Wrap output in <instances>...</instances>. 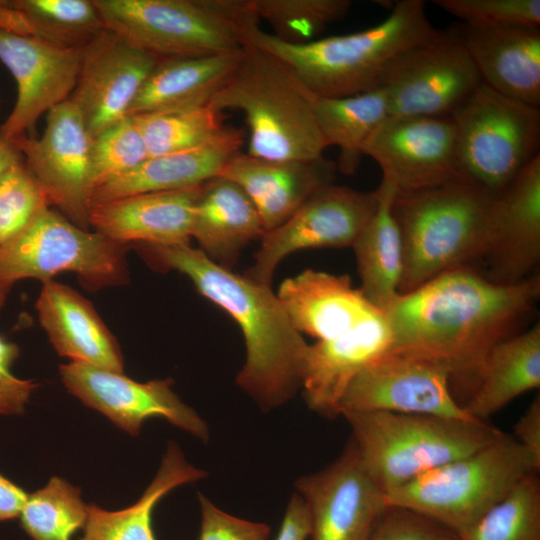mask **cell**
I'll return each instance as SVG.
<instances>
[{"instance_id":"1","label":"cell","mask_w":540,"mask_h":540,"mask_svg":"<svg viewBox=\"0 0 540 540\" xmlns=\"http://www.w3.org/2000/svg\"><path fill=\"white\" fill-rule=\"evenodd\" d=\"M540 296V278L496 283L469 266L456 268L398 294L384 311L392 336L388 351L445 365L452 380L476 385L489 350L516 332Z\"/></svg>"},{"instance_id":"2","label":"cell","mask_w":540,"mask_h":540,"mask_svg":"<svg viewBox=\"0 0 540 540\" xmlns=\"http://www.w3.org/2000/svg\"><path fill=\"white\" fill-rule=\"evenodd\" d=\"M138 245L150 265L186 275L201 295L237 322L246 347L237 385L264 411L292 399L302 388L309 344L271 287L220 266L189 244Z\"/></svg>"},{"instance_id":"3","label":"cell","mask_w":540,"mask_h":540,"mask_svg":"<svg viewBox=\"0 0 540 540\" xmlns=\"http://www.w3.org/2000/svg\"><path fill=\"white\" fill-rule=\"evenodd\" d=\"M442 33L424 1L401 0L383 21L359 32L292 44L261 30L254 19L244 25L243 41L279 57L316 96L339 98L377 88L394 57Z\"/></svg>"},{"instance_id":"4","label":"cell","mask_w":540,"mask_h":540,"mask_svg":"<svg viewBox=\"0 0 540 540\" xmlns=\"http://www.w3.org/2000/svg\"><path fill=\"white\" fill-rule=\"evenodd\" d=\"M316 95L279 57L246 45L235 70L212 96L216 111H240L249 131L247 154L269 160H309L327 145L319 130Z\"/></svg>"},{"instance_id":"5","label":"cell","mask_w":540,"mask_h":540,"mask_svg":"<svg viewBox=\"0 0 540 540\" xmlns=\"http://www.w3.org/2000/svg\"><path fill=\"white\" fill-rule=\"evenodd\" d=\"M495 195L467 179L395 194L404 253L399 294L482 258Z\"/></svg>"},{"instance_id":"6","label":"cell","mask_w":540,"mask_h":540,"mask_svg":"<svg viewBox=\"0 0 540 540\" xmlns=\"http://www.w3.org/2000/svg\"><path fill=\"white\" fill-rule=\"evenodd\" d=\"M358 458L384 492L469 455L503 432L487 421L425 414L346 411Z\"/></svg>"},{"instance_id":"7","label":"cell","mask_w":540,"mask_h":540,"mask_svg":"<svg viewBox=\"0 0 540 540\" xmlns=\"http://www.w3.org/2000/svg\"><path fill=\"white\" fill-rule=\"evenodd\" d=\"M539 471L529 453L503 432L483 448L386 492L385 501L427 517L460 540L521 479Z\"/></svg>"},{"instance_id":"8","label":"cell","mask_w":540,"mask_h":540,"mask_svg":"<svg viewBox=\"0 0 540 540\" xmlns=\"http://www.w3.org/2000/svg\"><path fill=\"white\" fill-rule=\"evenodd\" d=\"M105 28L157 59L242 51L249 0H93Z\"/></svg>"},{"instance_id":"9","label":"cell","mask_w":540,"mask_h":540,"mask_svg":"<svg viewBox=\"0 0 540 540\" xmlns=\"http://www.w3.org/2000/svg\"><path fill=\"white\" fill-rule=\"evenodd\" d=\"M451 117L463 175L493 194L540 155V108L483 82Z\"/></svg>"},{"instance_id":"10","label":"cell","mask_w":540,"mask_h":540,"mask_svg":"<svg viewBox=\"0 0 540 540\" xmlns=\"http://www.w3.org/2000/svg\"><path fill=\"white\" fill-rule=\"evenodd\" d=\"M72 272L91 289L128 280L126 245L83 229L60 212L43 210L20 234L0 245V282L52 280Z\"/></svg>"},{"instance_id":"11","label":"cell","mask_w":540,"mask_h":540,"mask_svg":"<svg viewBox=\"0 0 540 540\" xmlns=\"http://www.w3.org/2000/svg\"><path fill=\"white\" fill-rule=\"evenodd\" d=\"M482 80L450 28L435 40L403 51L383 71L377 88L390 116H451Z\"/></svg>"},{"instance_id":"12","label":"cell","mask_w":540,"mask_h":540,"mask_svg":"<svg viewBox=\"0 0 540 540\" xmlns=\"http://www.w3.org/2000/svg\"><path fill=\"white\" fill-rule=\"evenodd\" d=\"M451 382L450 370L439 362L387 351L353 379L341 399L339 415L379 411L477 420L457 402Z\"/></svg>"},{"instance_id":"13","label":"cell","mask_w":540,"mask_h":540,"mask_svg":"<svg viewBox=\"0 0 540 540\" xmlns=\"http://www.w3.org/2000/svg\"><path fill=\"white\" fill-rule=\"evenodd\" d=\"M29 171L44 189L50 205L77 226L89 227L91 146L93 137L81 112L67 100L52 108L40 138L11 140Z\"/></svg>"},{"instance_id":"14","label":"cell","mask_w":540,"mask_h":540,"mask_svg":"<svg viewBox=\"0 0 540 540\" xmlns=\"http://www.w3.org/2000/svg\"><path fill=\"white\" fill-rule=\"evenodd\" d=\"M363 155L379 165L382 181L396 194L466 179L451 116H389L366 141Z\"/></svg>"},{"instance_id":"15","label":"cell","mask_w":540,"mask_h":540,"mask_svg":"<svg viewBox=\"0 0 540 540\" xmlns=\"http://www.w3.org/2000/svg\"><path fill=\"white\" fill-rule=\"evenodd\" d=\"M378 191L362 192L330 184L314 193L283 224L264 233L245 276L270 286L278 264L308 248L352 246L374 214Z\"/></svg>"},{"instance_id":"16","label":"cell","mask_w":540,"mask_h":540,"mask_svg":"<svg viewBox=\"0 0 540 540\" xmlns=\"http://www.w3.org/2000/svg\"><path fill=\"white\" fill-rule=\"evenodd\" d=\"M59 372L69 393L132 436L145 420L159 417L203 442L209 439L207 423L171 389L170 378L141 383L79 362L60 365Z\"/></svg>"},{"instance_id":"17","label":"cell","mask_w":540,"mask_h":540,"mask_svg":"<svg viewBox=\"0 0 540 540\" xmlns=\"http://www.w3.org/2000/svg\"><path fill=\"white\" fill-rule=\"evenodd\" d=\"M295 485L308 510L311 540H371L388 507L351 440L337 460Z\"/></svg>"},{"instance_id":"18","label":"cell","mask_w":540,"mask_h":540,"mask_svg":"<svg viewBox=\"0 0 540 540\" xmlns=\"http://www.w3.org/2000/svg\"><path fill=\"white\" fill-rule=\"evenodd\" d=\"M82 48H66L35 36L0 30V61L17 84L12 112L0 126V139L24 135L38 119L67 101L77 82Z\"/></svg>"},{"instance_id":"19","label":"cell","mask_w":540,"mask_h":540,"mask_svg":"<svg viewBox=\"0 0 540 540\" xmlns=\"http://www.w3.org/2000/svg\"><path fill=\"white\" fill-rule=\"evenodd\" d=\"M158 60L108 29L82 47L79 74L69 100L81 112L93 138L127 116Z\"/></svg>"},{"instance_id":"20","label":"cell","mask_w":540,"mask_h":540,"mask_svg":"<svg viewBox=\"0 0 540 540\" xmlns=\"http://www.w3.org/2000/svg\"><path fill=\"white\" fill-rule=\"evenodd\" d=\"M481 259L488 266L486 277L496 283L533 276L540 260V155L495 195Z\"/></svg>"},{"instance_id":"21","label":"cell","mask_w":540,"mask_h":540,"mask_svg":"<svg viewBox=\"0 0 540 540\" xmlns=\"http://www.w3.org/2000/svg\"><path fill=\"white\" fill-rule=\"evenodd\" d=\"M337 165L324 156L309 160H269L238 153L221 176L238 184L252 200L265 233L288 220L319 189L333 184Z\"/></svg>"},{"instance_id":"22","label":"cell","mask_w":540,"mask_h":540,"mask_svg":"<svg viewBox=\"0 0 540 540\" xmlns=\"http://www.w3.org/2000/svg\"><path fill=\"white\" fill-rule=\"evenodd\" d=\"M391 331L382 312L334 338L308 345L302 389L312 410L339 415V405L353 379L391 346Z\"/></svg>"},{"instance_id":"23","label":"cell","mask_w":540,"mask_h":540,"mask_svg":"<svg viewBox=\"0 0 540 540\" xmlns=\"http://www.w3.org/2000/svg\"><path fill=\"white\" fill-rule=\"evenodd\" d=\"M483 83L496 92L540 108V28H451Z\"/></svg>"},{"instance_id":"24","label":"cell","mask_w":540,"mask_h":540,"mask_svg":"<svg viewBox=\"0 0 540 540\" xmlns=\"http://www.w3.org/2000/svg\"><path fill=\"white\" fill-rule=\"evenodd\" d=\"M200 187L144 193L96 204L90 209L89 226L124 245L190 244Z\"/></svg>"},{"instance_id":"25","label":"cell","mask_w":540,"mask_h":540,"mask_svg":"<svg viewBox=\"0 0 540 540\" xmlns=\"http://www.w3.org/2000/svg\"><path fill=\"white\" fill-rule=\"evenodd\" d=\"M243 134L224 127L205 144L182 152L150 156L131 171L97 187L90 206L132 195L175 191L202 185L220 176L241 152Z\"/></svg>"},{"instance_id":"26","label":"cell","mask_w":540,"mask_h":540,"mask_svg":"<svg viewBox=\"0 0 540 540\" xmlns=\"http://www.w3.org/2000/svg\"><path fill=\"white\" fill-rule=\"evenodd\" d=\"M295 329L316 339L334 338L383 311L347 275L307 269L285 279L277 293Z\"/></svg>"},{"instance_id":"27","label":"cell","mask_w":540,"mask_h":540,"mask_svg":"<svg viewBox=\"0 0 540 540\" xmlns=\"http://www.w3.org/2000/svg\"><path fill=\"white\" fill-rule=\"evenodd\" d=\"M41 326L56 352L71 362L124 373L120 346L92 303L71 287L43 282L36 302Z\"/></svg>"},{"instance_id":"28","label":"cell","mask_w":540,"mask_h":540,"mask_svg":"<svg viewBox=\"0 0 540 540\" xmlns=\"http://www.w3.org/2000/svg\"><path fill=\"white\" fill-rule=\"evenodd\" d=\"M264 233L255 205L238 184L220 175L201 185L192 238L208 258L231 270L242 249Z\"/></svg>"},{"instance_id":"29","label":"cell","mask_w":540,"mask_h":540,"mask_svg":"<svg viewBox=\"0 0 540 540\" xmlns=\"http://www.w3.org/2000/svg\"><path fill=\"white\" fill-rule=\"evenodd\" d=\"M244 49L236 53L158 60L127 116L208 104L237 67Z\"/></svg>"},{"instance_id":"30","label":"cell","mask_w":540,"mask_h":540,"mask_svg":"<svg viewBox=\"0 0 540 540\" xmlns=\"http://www.w3.org/2000/svg\"><path fill=\"white\" fill-rule=\"evenodd\" d=\"M540 386V325L518 332L487 353L470 399L463 407L480 421L519 395Z\"/></svg>"},{"instance_id":"31","label":"cell","mask_w":540,"mask_h":540,"mask_svg":"<svg viewBox=\"0 0 540 540\" xmlns=\"http://www.w3.org/2000/svg\"><path fill=\"white\" fill-rule=\"evenodd\" d=\"M377 191V208L352 247L362 283L360 290L384 312L399 294L404 253L401 232L392 213L396 192L383 181Z\"/></svg>"},{"instance_id":"32","label":"cell","mask_w":540,"mask_h":540,"mask_svg":"<svg viewBox=\"0 0 540 540\" xmlns=\"http://www.w3.org/2000/svg\"><path fill=\"white\" fill-rule=\"evenodd\" d=\"M206 476V471L190 464L180 447L170 441L155 477L133 505L109 511L94 503L88 504L80 540H157L152 526L157 503L173 489Z\"/></svg>"},{"instance_id":"33","label":"cell","mask_w":540,"mask_h":540,"mask_svg":"<svg viewBox=\"0 0 540 540\" xmlns=\"http://www.w3.org/2000/svg\"><path fill=\"white\" fill-rule=\"evenodd\" d=\"M314 110L327 147L339 149L337 169L348 175L357 170L366 141L390 116L380 88L339 98L316 96Z\"/></svg>"},{"instance_id":"34","label":"cell","mask_w":540,"mask_h":540,"mask_svg":"<svg viewBox=\"0 0 540 540\" xmlns=\"http://www.w3.org/2000/svg\"><path fill=\"white\" fill-rule=\"evenodd\" d=\"M29 21L33 36L56 46L82 48L103 30L93 0H9Z\"/></svg>"},{"instance_id":"35","label":"cell","mask_w":540,"mask_h":540,"mask_svg":"<svg viewBox=\"0 0 540 540\" xmlns=\"http://www.w3.org/2000/svg\"><path fill=\"white\" fill-rule=\"evenodd\" d=\"M87 516L88 504L81 498V489L53 476L43 488L28 494L19 518L33 540H71L84 528Z\"/></svg>"},{"instance_id":"36","label":"cell","mask_w":540,"mask_h":540,"mask_svg":"<svg viewBox=\"0 0 540 540\" xmlns=\"http://www.w3.org/2000/svg\"><path fill=\"white\" fill-rule=\"evenodd\" d=\"M223 113L209 104L131 116L143 137L148 156H160L199 147L223 129Z\"/></svg>"},{"instance_id":"37","label":"cell","mask_w":540,"mask_h":540,"mask_svg":"<svg viewBox=\"0 0 540 540\" xmlns=\"http://www.w3.org/2000/svg\"><path fill=\"white\" fill-rule=\"evenodd\" d=\"M460 540H540V480L521 479Z\"/></svg>"},{"instance_id":"38","label":"cell","mask_w":540,"mask_h":540,"mask_svg":"<svg viewBox=\"0 0 540 540\" xmlns=\"http://www.w3.org/2000/svg\"><path fill=\"white\" fill-rule=\"evenodd\" d=\"M258 19L273 29L277 39L292 43H306L333 22L346 16L349 0H249Z\"/></svg>"},{"instance_id":"39","label":"cell","mask_w":540,"mask_h":540,"mask_svg":"<svg viewBox=\"0 0 540 540\" xmlns=\"http://www.w3.org/2000/svg\"><path fill=\"white\" fill-rule=\"evenodd\" d=\"M148 157L135 120L126 116L93 138L90 155L93 191L131 171Z\"/></svg>"},{"instance_id":"40","label":"cell","mask_w":540,"mask_h":540,"mask_svg":"<svg viewBox=\"0 0 540 540\" xmlns=\"http://www.w3.org/2000/svg\"><path fill=\"white\" fill-rule=\"evenodd\" d=\"M49 206L44 189L21 156L0 177V245L20 234Z\"/></svg>"},{"instance_id":"41","label":"cell","mask_w":540,"mask_h":540,"mask_svg":"<svg viewBox=\"0 0 540 540\" xmlns=\"http://www.w3.org/2000/svg\"><path fill=\"white\" fill-rule=\"evenodd\" d=\"M435 5L474 28L540 26V0H433Z\"/></svg>"},{"instance_id":"42","label":"cell","mask_w":540,"mask_h":540,"mask_svg":"<svg viewBox=\"0 0 540 540\" xmlns=\"http://www.w3.org/2000/svg\"><path fill=\"white\" fill-rule=\"evenodd\" d=\"M371 540H459L442 525L406 508L388 506Z\"/></svg>"},{"instance_id":"43","label":"cell","mask_w":540,"mask_h":540,"mask_svg":"<svg viewBox=\"0 0 540 540\" xmlns=\"http://www.w3.org/2000/svg\"><path fill=\"white\" fill-rule=\"evenodd\" d=\"M199 502V540H268L271 529L267 524L228 514L202 494H199Z\"/></svg>"},{"instance_id":"44","label":"cell","mask_w":540,"mask_h":540,"mask_svg":"<svg viewBox=\"0 0 540 540\" xmlns=\"http://www.w3.org/2000/svg\"><path fill=\"white\" fill-rule=\"evenodd\" d=\"M18 346L0 336V415H20L38 384L21 379L11 370L19 356Z\"/></svg>"},{"instance_id":"45","label":"cell","mask_w":540,"mask_h":540,"mask_svg":"<svg viewBox=\"0 0 540 540\" xmlns=\"http://www.w3.org/2000/svg\"><path fill=\"white\" fill-rule=\"evenodd\" d=\"M515 440L529 453L540 470V396L529 404L514 426Z\"/></svg>"},{"instance_id":"46","label":"cell","mask_w":540,"mask_h":540,"mask_svg":"<svg viewBox=\"0 0 540 540\" xmlns=\"http://www.w3.org/2000/svg\"><path fill=\"white\" fill-rule=\"evenodd\" d=\"M310 536V519L302 497L295 493L288 502L279 533L275 540H307Z\"/></svg>"},{"instance_id":"47","label":"cell","mask_w":540,"mask_h":540,"mask_svg":"<svg viewBox=\"0 0 540 540\" xmlns=\"http://www.w3.org/2000/svg\"><path fill=\"white\" fill-rule=\"evenodd\" d=\"M28 494L0 473V522L18 518Z\"/></svg>"},{"instance_id":"48","label":"cell","mask_w":540,"mask_h":540,"mask_svg":"<svg viewBox=\"0 0 540 540\" xmlns=\"http://www.w3.org/2000/svg\"><path fill=\"white\" fill-rule=\"evenodd\" d=\"M0 30L33 36L29 21L6 0H0Z\"/></svg>"},{"instance_id":"49","label":"cell","mask_w":540,"mask_h":540,"mask_svg":"<svg viewBox=\"0 0 540 540\" xmlns=\"http://www.w3.org/2000/svg\"><path fill=\"white\" fill-rule=\"evenodd\" d=\"M19 158L21 155L13 142L0 139V177Z\"/></svg>"},{"instance_id":"50","label":"cell","mask_w":540,"mask_h":540,"mask_svg":"<svg viewBox=\"0 0 540 540\" xmlns=\"http://www.w3.org/2000/svg\"><path fill=\"white\" fill-rule=\"evenodd\" d=\"M8 289H9V287L3 285V284L0 282V310H1V308L3 307L4 301H5V297H6V293H7Z\"/></svg>"}]
</instances>
